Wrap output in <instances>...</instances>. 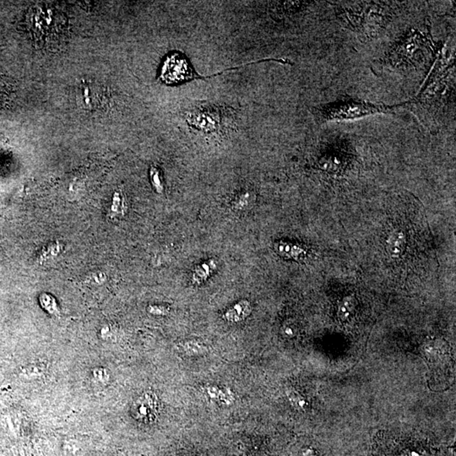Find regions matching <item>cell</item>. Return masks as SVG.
Listing matches in <instances>:
<instances>
[{
  "label": "cell",
  "instance_id": "16",
  "mask_svg": "<svg viewBox=\"0 0 456 456\" xmlns=\"http://www.w3.org/2000/svg\"><path fill=\"white\" fill-rule=\"evenodd\" d=\"M60 249H61V247L59 246V244L51 245L47 250L43 251L42 257H43V260L49 259V258L52 257L53 255H57V254H59Z\"/></svg>",
  "mask_w": 456,
  "mask_h": 456
},
{
  "label": "cell",
  "instance_id": "1",
  "mask_svg": "<svg viewBox=\"0 0 456 456\" xmlns=\"http://www.w3.org/2000/svg\"><path fill=\"white\" fill-rule=\"evenodd\" d=\"M407 104L390 105L373 103L355 98L343 97L317 108L314 114L319 124L354 120L376 114H393L395 108Z\"/></svg>",
  "mask_w": 456,
  "mask_h": 456
},
{
  "label": "cell",
  "instance_id": "4",
  "mask_svg": "<svg viewBox=\"0 0 456 456\" xmlns=\"http://www.w3.org/2000/svg\"><path fill=\"white\" fill-rule=\"evenodd\" d=\"M158 411V401L155 394L146 393L134 401L132 407V414L140 421L153 420Z\"/></svg>",
  "mask_w": 456,
  "mask_h": 456
},
{
  "label": "cell",
  "instance_id": "15",
  "mask_svg": "<svg viewBox=\"0 0 456 456\" xmlns=\"http://www.w3.org/2000/svg\"><path fill=\"white\" fill-rule=\"evenodd\" d=\"M210 274V265L208 264H202L201 267L197 269L195 273L194 274V280L196 281L205 280Z\"/></svg>",
  "mask_w": 456,
  "mask_h": 456
},
{
  "label": "cell",
  "instance_id": "14",
  "mask_svg": "<svg viewBox=\"0 0 456 456\" xmlns=\"http://www.w3.org/2000/svg\"><path fill=\"white\" fill-rule=\"evenodd\" d=\"M150 179H151V182L153 184L154 188L156 189L157 192H163V185L162 179H161V173H160L159 170L157 169V167H155V166H152L150 168Z\"/></svg>",
  "mask_w": 456,
  "mask_h": 456
},
{
  "label": "cell",
  "instance_id": "21",
  "mask_svg": "<svg viewBox=\"0 0 456 456\" xmlns=\"http://www.w3.org/2000/svg\"><path fill=\"white\" fill-rule=\"evenodd\" d=\"M397 456H424L423 454L418 452V451H416V450H404L403 452H401L400 455H398Z\"/></svg>",
  "mask_w": 456,
  "mask_h": 456
},
{
  "label": "cell",
  "instance_id": "8",
  "mask_svg": "<svg viewBox=\"0 0 456 456\" xmlns=\"http://www.w3.org/2000/svg\"><path fill=\"white\" fill-rule=\"evenodd\" d=\"M446 344L440 342V340H431L423 345V352L427 358L433 361L446 354Z\"/></svg>",
  "mask_w": 456,
  "mask_h": 456
},
{
  "label": "cell",
  "instance_id": "6",
  "mask_svg": "<svg viewBox=\"0 0 456 456\" xmlns=\"http://www.w3.org/2000/svg\"><path fill=\"white\" fill-rule=\"evenodd\" d=\"M407 247V238L403 231L394 230L386 240V249L392 258H399Z\"/></svg>",
  "mask_w": 456,
  "mask_h": 456
},
{
  "label": "cell",
  "instance_id": "17",
  "mask_svg": "<svg viewBox=\"0 0 456 456\" xmlns=\"http://www.w3.org/2000/svg\"><path fill=\"white\" fill-rule=\"evenodd\" d=\"M250 192L241 193L236 199V206H245L249 204L250 200Z\"/></svg>",
  "mask_w": 456,
  "mask_h": 456
},
{
  "label": "cell",
  "instance_id": "3",
  "mask_svg": "<svg viewBox=\"0 0 456 456\" xmlns=\"http://www.w3.org/2000/svg\"><path fill=\"white\" fill-rule=\"evenodd\" d=\"M31 29L33 34L39 39H50L49 36H54L57 31H62L64 26V18L58 12L51 9H37L32 16ZM36 37V38H37Z\"/></svg>",
  "mask_w": 456,
  "mask_h": 456
},
{
  "label": "cell",
  "instance_id": "20",
  "mask_svg": "<svg viewBox=\"0 0 456 456\" xmlns=\"http://www.w3.org/2000/svg\"><path fill=\"white\" fill-rule=\"evenodd\" d=\"M149 311L150 313H154V314H166V309L162 308V307H150Z\"/></svg>",
  "mask_w": 456,
  "mask_h": 456
},
{
  "label": "cell",
  "instance_id": "13",
  "mask_svg": "<svg viewBox=\"0 0 456 456\" xmlns=\"http://www.w3.org/2000/svg\"><path fill=\"white\" fill-rule=\"evenodd\" d=\"M124 205H124V198L122 197V194L119 192L115 193L113 205L111 206V213L113 214V216L114 215L123 214L124 212Z\"/></svg>",
  "mask_w": 456,
  "mask_h": 456
},
{
  "label": "cell",
  "instance_id": "10",
  "mask_svg": "<svg viewBox=\"0 0 456 456\" xmlns=\"http://www.w3.org/2000/svg\"><path fill=\"white\" fill-rule=\"evenodd\" d=\"M40 303L43 309L49 313L58 316L59 315V309L55 298L49 294L43 293L40 296Z\"/></svg>",
  "mask_w": 456,
  "mask_h": 456
},
{
  "label": "cell",
  "instance_id": "19",
  "mask_svg": "<svg viewBox=\"0 0 456 456\" xmlns=\"http://www.w3.org/2000/svg\"><path fill=\"white\" fill-rule=\"evenodd\" d=\"M92 281L97 284H101L106 280V276L103 273H97L92 275Z\"/></svg>",
  "mask_w": 456,
  "mask_h": 456
},
{
  "label": "cell",
  "instance_id": "11",
  "mask_svg": "<svg viewBox=\"0 0 456 456\" xmlns=\"http://www.w3.org/2000/svg\"><path fill=\"white\" fill-rule=\"evenodd\" d=\"M91 378L92 382L98 386H105L109 381L108 370L103 368H96L91 371Z\"/></svg>",
  "mask_w": 456,
  "mask_h": 456
},
{
  "label": "cell",
  "instance_id": "18",
  "mask_svg": "<svg viewBox=\"0 0 456 456\" xmlns=\"http://www.w3.org/2000/svg\"><path fill=\"white\" fill-rule=\"evenodd\" d=\"M290 400L293 404L296 405V406H298V407H303L304 406V401L302 399V396H300L299 394H296V393H291L290 395Z\"/></svg>",
  "mask_w": 456,
  "mask_h": 456
},
{
  "label": "cell",
  "instance_id": "7",
  "mask_svg": "<svg viewBox=\"0 0 456 456\" xmlns=\"http://www.w3.org/2000/svg\"><path fill=\"white\" fill-rule=\"evenodd\" d=\"M251 311L250 303L248 301H241L235 304L231 309L226 313L225 318L231 322H239L249 315Z\"/></svg>",
  "mask_w": 456,
  "mask_h": 456
},
{
  "label": "cell",
  "instance_id": "2",
  "mask_svg": "<svg viewBox=\"0 0 456 456\" xmlns=\"http://www.w3.org/2000/svg\"><path fill=\"white\" fill-rule=\"evenodd\" d=\"M234 115L231 108L212 106L189 112L186 121L190 127L205 134H222L234 124Z\"/></svg>",
  "mask_w": 456,
  "mask_h": 456
},
{
  "label": "cell",
  "instance_id": "5",
  "mask_svg": "<svg viewBox=\"0 0 456 456\" xmlns=\"http://www.w3.org/2000/svg\"><path fill=\"white\" fill-rule=\"evenodd\" d=\"M77 98L80 104L85 109L98 108L102 99L99 86L91 82L83 81L79 85Z\"/></svg>",
  "mask_w": 456,
  "mask_h": 456
},
{
  "label": "cell",
  "instance_id": "9",
  "mask_svg": "<svg viewBox=\"0 0 456 456\" xmlns=\"http://www.w3.org/2000/svg\"><path fill=\"white\" fill-rule=\"evenodd\" d=\"M356 307L357 300L354 298V296H348L344 297L338 308V316L340 319L343 321L347 320L355 312Z\"/></svg>",
  "mask_w": 456,
  "mask_h": 456
},
{
  "label": "cell",
  "instance_id": "12",
  "mask_svg": "<svg viewBox=\"0 0 456 456\" xmlns=\"http://www.w3.org/2000/svg\"><path fill=\"white\" fill-rule=\"evenodd\" d=\"M45 371V366L43 363L36 362V363L28 366L24 371V374L26 375V377L30 379H37L43 377Z\"/></svg>",
  "mask_w": 456,
  "mask_h": 456
}]
</instances>
